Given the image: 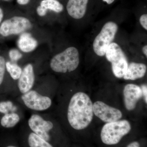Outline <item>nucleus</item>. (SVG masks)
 I'll return each instance as SVG.
<instances>
[{
  "label": "nucleus",
  "instance_id": "cd10ccee",
  "mask_svg": "<svg viewBox=\"0 0 147 147\" xmlns=\"http://www.w3.org/2000/svg\"><path fill=\"white\" fill-rule=\"evenodd\" d=\"M142 51L146 57H147V45H146L142 48Z\"/></svg>",
  "mask_w": 147,
  "mask_h": 147
},
{
  "label": "nucleus",
  "instance_id": "5701e85b",
  "mask_svg": "<svg viewBox=\"0 0 147 147\" xmlns=\"http://www.w3.org/2000/svg\"><path fill=\"white\" fill-rule=\"evenodd\" d=\"M142 89V94L144 97L145 101L146 103L147 102V87L146 85H143L141 87Z\"/></svg>",
  "mask_w": 147,
  "mask_h": 147
},
{
  "label": "nucleus",
  "instance_id": "1a4fd4ad",
  "mask_svg": "<svg viewBox=\"0 0 147 147\" xmlns=\"http://www.w3.org/2000/svg\"><path fill=\"white\" fill-rule=\"evenodd\" d=\"M123 94L125 108L129 111L134 110L143 95L141 88L133 84L126 85L124 88Z\"/></svg>",
  "mask_w": 147,
  "mask_h": 147
},
{
  "label": "nucleus",
  "instance_id": "7ed1b4c3",
  "mask_svg": "<svg viewBox=\"0 0 147 147\" xmlns=\"http://www.w3.org/2000/svg\"><path fill=\"white\" fill-rule=\"evenodd\" d=\"M131 129L130 123L126 120L106 123L101 130V140L105 144H117L123 137L128 134Z\"/></svg>",
  "mask_w": 147,
  "mask_h": 147
},
{
  "label": "nucleus",
  "instance_id": "c85d7f7f",
  "mask_svg": "<svg viewBox=\"0 0 147 147\" xmlns=\"http://www.w3.org/2000/svg\"><path fill=\"white\" fill-rule=\"evenodd\" d=\"M115 1V0H102L103 2L107 3L108 5L111 4L113 3Z\"/></svg>",
  "mask_w": 147,
  "mask_h": 147
},
{
  "label": "nucleus",
  "instance_id": "b1692460",
  "mask_svg": "<svg viewBox=\"0 0 147 147\" xmlns=\"http://www.w3.org/2000/svg\"><path fill=\"white\" fill-rule=\"evenodd\" d=\"M18 4L20 5H26L30 2V0H16Z\"/></svg>",
  "mask_w": 147,
  "mask_h": 147
},
{
  "label": "nucleus",
  "instance_id": "c756f323",
  "mask_svg": "<svg viewBox=\"0 0 147 147\" xmlns=\"http://www.w3.org/2000/svg\"><path fill=\"white\" fill-rule=\"evenodd\" d=\"M4 1H9V0H4Z\"/></svg>",
  "mask_w": 147,
  "mask_h": 147
},
{
  "label": "nucleus",
  "instance_id": "4468645a",
  "mask_svg": "<svg viewBox=\"0 0 147 147\" xmlns=\"http://www.w3.org/2000/svg\"><path fill=\"white\" fill-rule=\"evenodd\" d=\"M18 48L26 53H30L36 48L38 45L37 41L29 33H23L21 35L18 41Z\"/></svg>",
  "mask_w": 147,
  "mask_h": 147
},
{
  "label": "nucleus",
  "instance_id": "aec40b11",
  "mask_svg": "<svg viewBox=\"0 0 147 147\" xmlns=\"http://www.w3.org/2000/svg\"><path fill=\"white\" fill-rule=\"evenodd\" d=\"M9 57L12 62H16L22 57V54L18 50L13 49L10 50L9 53Z\"/></svg>",
  "mask_w": 147,
  "mask_h": 147
},
{
  "label": "nucleus",
  "instance_id": "a878e982",
  "mask_svg": "<svg viewBox=\"0 0 147 147\" xmlns=\"http://www.w3.org/2000/svg\"><path fill=\"white\" fill-rule=\"evenodd\" d=\"M4 17V13L3 9L0 7V24L2 22Z\"/></svg>",
  "mask_w": 147,
  "mask_h": 147
},
{
  "label": "nucleus",
  "instance_id": "393cba45",
  "mask_svg": "<svg viewBox=\"0 0 147 147\" xmlns=\"http://www.w3.org/2000/svg\"><path fill=\"white\" fill-rule=\"evenodd\" d=\"M140 145L139 143L137 142H132L131 144H129L127 147H139Z\"/></svg>",
  "mask_w": 147,
  "mask_h": 147
},
{
  "label": "nucleus",
  "instance_id": "dca6fc26",
  "mask_svg": "<svg viewBox=\"0 0 147 147\" xmlns=\"http://www.w3.org/2000/svg\"><path fill=\"white\" fill-rule=\"evenodd\" d=\"M40 5L47 10L53 11L56 13H60L63 10V6L57 0H42Z\"/></svg>",
  "mask_w": 147,
  "mask_h": 147
},
{
  "label": "nucleus",
  "instance_id": "0eeeda50",
  "mask_svg": "<svg viewBox=\"0 0 147 147\" xmlns=\"http://www.w3.org/2000/svg\"><path fill=\"white\" fill-rule=\"evenodd\" d=\"M32 24L28 19L22 16H13L2 22L0 26V35L7 37L18 34L31 28Z\"/></svg>",
  "mask_w": 147,
  "mask_h": 147
},
{
  "label": "nucleus",
  "instance_id": "a211bd4d",
  "mask_svg": "<svg viewBox=\"0 0 147 147\" xmlns=\"http://www.w3.org/2000/svg\"><path fill=\"white\" fill-rule=\"evenodd\" d=\"M17 109L13 102L9 100L0 101V114L4 115L12 112H16Z\"/></svg>",
  "mask_w": 147,
  "mask_h": 147
},
{
  "label": "nucleus",
  "instance_id": "2eb2a0df",
  "mask_svg": "<svg viewBox=\"0 0 147 147\" xmlns=\"http://www.w3.org/2000/svg\"><path fill=\"white\" fill-rule=\"evenodd\" d=\"M21 120L20 115L16 112H12L3 115L0 119V125L4 128L15 127Z\"/></svg>",
  "mask_w": 147,
  "mask_h": 147
},
{
  "label": "nucleus",
  "instance_id": "4be33fe9",
  "mask_svg": "<svg viewBox=\"0 0 147 147\" xmlns=\"http://www.w3.org/2000/svg\"><path fill=\"white\" fill-rule=\"evenodd\" d=\"M47 10L41 5L38 6L36 8V12L40 16H45L47 14Z\"/></svg>",
  "mask_w": 147,
  "mask_h": 147
},
{
  "label": "nucleus",
  "instance_id": "9b49d317",
  "mask_svg": "<svg viewBox=\"0 0 147 147\" xmlns=\"http://www.w3.org/2000/svg\"><path fill=\"white\" fill-rule=\"evenodd\" d=\"M22 143L23 147H54L32 131L28 125L23 130Z\"/></svg>",
  "mask_w": 147,
  "mask_h": 147
},
{
  "label": "nucleus",
  "instance_id": "39448f33",
  "mask_svg": "<svg viewBox=\"0 0 147 147\" xmlns=\"http://www.w3.org/2000/svg\"><path fill=\"white\" fill-rule=\"evenodd\" d=\"M118 29L117 25L113 21L105 23L102 27L93 43L94 51L98 56L102 57L105 55L108 47L115 38Z\"/></svg>",
  "mask_w": 147,
  "mask_h": 147
},
{
  "label": "nucleus",
  "instance_id": "9d476101",
  "mask_svg": "<svg viewBox=\"0 0 147 147\" xmlns=\"http://www.w3.org/2000/svg\"><path fill=\"white\" fill-rule=\"evenodd\" d=\"M34 82L33 66L31 64H28L22 69L21 76L18 79V89L21 94H24L32 89Z\"/></svg>",
  "mask_w": 147,
  "mask_h": 147
},
{
  "label": "nucleus",
  "instance_id": "20e7f679",
  "mask_svg": "<svg viewBox=\"0 0 147 147\" xmlns=\"http://www.w3.org/2000/svg\"><path fill=\"white\" fill-rule=\"evenodd\" d=\"M106 59L112 63V70L116 77L121 78L126 73L128 64L125 54L119 45L112 42L105 53Z\"/></svg>",
  "mask_w": 147,
  "mask_h": 147
},
{
  "label": "nucleus",
  "instance_id": "412c9836",
  "mask_svg": "<svg viewBox=\"0 0 147 147\" xmlns=\"http://www.w3.org/2000/svg\"><path fill=\"white\" fill-rule=\"evenodd\" d=\"M140 24L143 28L146 30H147V14H143L140 17L139 19Z\"/></svg>",
  "mask_w": 147,
  "mask_h": 147
},
{
  "label": "nucleus",
  "instance_id": "f03ea898",
  "mask_svg": "<svg viewBox=\"0 0 147 147\" xmlns=\"http://www.w3.org/2000/svg\"><path fill=\"white\" fill-rule=\"evenodd\" d=\"M80 62L79 51L76 47H71L54 56L50 63V67L57 73H65L74 71Z\"/></svg>",
  "mask_w": 147,
  "mask_h": 147
},
{
  "label": "nucleus",
  "instance_id": "6ab92c4d",
  "mask_svg": "<svg viewBox=\"0 0 147 147\" xmlns=\"http://www.w3.org/2000/svg\"><path fill=\"white\" fill-rule=\"evenodd\" d=\"M6 61L5 59L0 55V86L2 84L4 79L6 72Z\"/></svg>",
  "mask_w": 147,
  "mask_h": 147
},
{
  "label": "nucleus",
  "instance_id": "6e6552de",
  "mask_svg": "<svg viewBox=\"0 0 147 147\" xmlns=\"http://www.w3.org/2000/svg\"><path fill=\"white\" fill-rule=\"evenodd\" d=\"M93 111L95 115L106 123L119 120L122 117L120 110L101 101L93 104Z\"/></svg>",
  "mask_w": 147,
  "mask_h": 147
},
{
  "label": "nucleus",
  "instance_id": "ddd939ff",
  "mask_svg": "<svg viewBox=\"0 0 147 147\" xmlns=\"http://www.w3.org/2000/svg\"><path fill=\"white\" fill-rule=\"evenodd\" d=\"M146 71L147 66L144 64L131 63L128 65L123 78L127 80H136L144 77Z\"/></svg>",
  "mask_w": 147,
  "mask_h": 147
},
{
  "label": "nucleus",
  "instance_id": "f8f14e48",
  "mask_svg": "<svg viewBox=\"0 0 147 147\" xmlns=\"http://www.w3.org/2000/svg\"><path fill=\"white\" fill-rule=\"evenodd\" d=\"M89 0H68L66 9L69 15L74 19L83 18L86 12Z\"/></svg>",
  "mask_w": 147,
  "mask_h": 147
},
{
  "label": "nucleus",
  "instance_id": "423d86ee",
  "mask_svg": "<svg viewBox=\"0 0 147 147\" xmlns=\"http://www.w3.org/2000/svg\"><path fill=\"white\" fill-rule=\"evenodd\" d=\"M21 98L27 108L36 112L47 111L53 103L49 96L41 94L37 91L33 89L21 95Z\"/></svg>",
  "mask_w": 147,
  "mask_h": 147
},
{
  "label": "nucleus",
  "instance_id": "bb28decb",
  "mask_svg": "<svg viewBox=\"0 0 147 147\" xmlns=\"http://www.w3.org/2000/svg\"><path fill=\"white\" fill-rule=\"evenodd\" d=\"M5 147H21V146H19V145L16 144V143L13 142L12 144H9Z\"/></svg>",
  "mask_w": 147,
  "mask_h": 147
},
{
  "label": "nucleus",
  "instance_id": "f257e3e1",
  "mask_svg": "<svg viewBox=\"0 0 147 147\" xmlns=\"http://www.w3.org/2000/svg\"><path fill=\"white\" fill-rule=\"evenodd\" d=\"M93 104L88 95L79 92L73 94L67 109V119L74 129L82 130L86 128L93 117Z\"/></svg>",
  "mask_w": 147,
  "mask_h": 147
},
{
  "label": "nucleus",
  "instance_id": "f3484780",
  "mask_svg": "<svg viewBox=\"0 0 147 147\" xmlns=\"http://www.w3.org/2000/svg\"><path fill=\"white\" fill-rule=\"evenodd\" d=\"M6 69L11 78L14 80L19 79L22 71V69L17 64L9 61L6 63Z\"/></svg>",
  "mask_w": 147,
  "mask_h": 147
}]
</instances>
